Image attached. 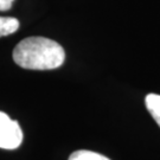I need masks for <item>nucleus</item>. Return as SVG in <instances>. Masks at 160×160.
<instances>
[{
	"label": "nucleus",
	"mask_w": 160,
	"mask_h": 160,
	"mask_svg": "<svg viewBox=\"0 0 160 160\" xmlns=\"http://www.w3.org/2000/svg\"><path fill=\"white\" fill-rule=\"evenodd\" d=\"M12 57L16 64L28 70H53L63 65L65 52L55 40L29 37L18 43Z\"/></svg>",
	"instance_id": "obj_1"
},
{
	"label": "nucleus",
	"mask_w": 160,
	"mask_h": 160,
	"mask_svg": "<svg viewBox=\"0 0 160 160\" xmlns=\"http://www.w3.org/2000/svg\"><path fill=\"white\" fill-rule=\"evenodd\" d=\"M23 142V131L18 121L12 120L4 112H0V148L16 149Z\"/></svg>",
	"instance_id": "obj_2"
},
{
	"label": "nucleus",
	"mask_w": 160,
	"mask_h": 160,
	"mask_svg": "<svg viewBox=\"0 0 160 160\" xmlns=\"http://www.w3.org/2000/svg\"><path fill=\"white\" fill-rule=\"evenodd\" d=\"M145 103H146V108L149 112V114L152 115V118L160 127V95L148 94L145 97Z\"/></svg>",
	"instance_id": "obj_3"
},
{
	"label": "nucleus",
	"mask_w": 160,
	"mask_h": 160,
	"mask_svg": "<svg viewBox=\"0 0 160 160\" xmlns=\"http://www.w3.org/2000/svg\"><path fill=\"white\" fill-rule=\"evenodd\" d=\"M19 29V20L12 17H0V38L14 33Z\"/></svg>",
	"instance_id": "obj_4"
},
{
	"label": "nucleus",
	"mask_w": 160,
	"mask_h": 160,
	"mask_svg": "<svg viewBox=\"0 0 160 160\" xmlns=\"http://www.w3.org/2000/svg\"><path fill=\"white\" fill-rule=\"evenodd\" d=\"M69 160H110L107 157H104L102 154H98L92 151H76L72 154L69 157Z\"/></svg>",
	"instance_id": "obj_5"
},
{
	"label": "nucleus",
	"mask_w": 160,
	"mask_h": 160,
	"mask_svg": "<svg viewBox=\"0 0 160 160\" xmlns=\"http://www.w3.org/2000/svg\"><path fill=\"white\" fill-rule=\"evenodd\" d=\"M13 2H14V0H0V11L4 12L11 10Z\"/></svg>",
	"instance_id": "obj_6"
}]
</instances>
